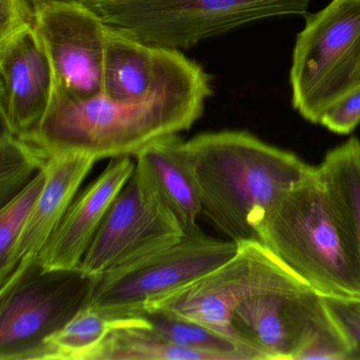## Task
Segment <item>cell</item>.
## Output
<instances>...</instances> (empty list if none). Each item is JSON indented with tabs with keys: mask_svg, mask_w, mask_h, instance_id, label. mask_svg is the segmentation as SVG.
I'll use <instances>...</instances> for the list:
<instances>
[{
	"mask_svg": "<svg viewBox=\"0 0 360 360\" xmlns=\"http://www.w3.org/2000/svg\"><path fill=\"white\" fill-rule=\"evenodd\" d=\"M37 5L33 0H0V39L34 26Z\"/></svg>",
	"mask_w": 360,
	"mask_h": 360,
	"instance_id": "cell-25",
	"label": "cell"
},
{
	"mask_svg": "<svg viewBox=\"0 0 360 360\" xmlns=\"http://www.w3.org/2000/svg\"><path fill=\"white\" fill-rule=\"evenodd\" d=\"M184 229L148 181L136 172L105 217L79 271L100 278L178 243Z\"/></svg>",
	"mask_w": 360,
	"mask_h": 360,
	"instance_id": "cell-8",
	"label": "cell"
},
{
	"mask_svg": "<svg viewBox=\"0 0 360 360\" xmlns=\"http://www.w3.org/2000/svg\"><path fill=\"white\" fill-rule=\"evenodd\" d=\"M184 153L202 214L236 243L258 241L262 214L314 167L246 131L198 134Z\"/></svg>",
	"mask_w": 360,
	"mask_h": 360,
	"instance_id": "cell-2",
	"label": "cell"
},
{
	"mask_svg": "<svg viewBox=\"0 0 360 360\" xmlns=\"http://www.w3.org/2000/svg\"><path fill=\"white\" fill-rule=\"evenodd\" d=\"M258 241L323 296L360 298V255L319 166L282 193L256 225Z\"/></svg>",
	"mask_w": 360,
	"mask_h": 360,
	"instance_id": "cell-3",
	"label": "cell"
},
{
	"mask_svg": "<svg viewBox=\"0 0 360 360\" xmlns=\"http://www.w3.org/2000/svg\"><path fill=\"white\" fill-rule=\"evenodd\" d=\"M130 155L113 158L104 172L75 199L37 263L44 271H77L111 205L131 178Z\"/></svg>",
	"mask_w": 360,
	"mask_h": 360,
	"instance_id": "cell-14",
	"label": "cell"
},
{
	"mask_svg": "<svg viewBox=\"0 0 360 360\" xmlns=\"http://www.w3.org/2000/svg\"><path fill=\"white\" fill-rule=\"evenodd\" d=\"M302 286L309 285L261 242H241L233 258L160 301L146 316L158 314L191 322L250 349L233 326V314L239 305L255 295Z\"/></svg>",
	"mask_w": 360,
	"mask_h": 360,
	"instance_id": "cell-7",
	"label": "cell"
},
{
	"mask_svg": "<svg viewBox=\"0 0 360 360\" xmlns=\"http://www.w3.org/2000/svg\"><path fill=\"white\" fill-rule=\"evenodd\" d=\"M96 162V158L79 153L49 158L43 191L11 254L0 263V295L9 290L37 263Z\"/></svg>",
	"mask_w": 360,
	"mask_h": 360,
	"instance_id": "cell-13",
	"label": "cell"
},
{
	"mask_svg": "<svg viewBox=\"0 0 360 360\" xmlns=\"http://www.w3.org/2000/svg\"><path fill=\"white\" fill-rule=\"evenodd\" d=\"M179 134L160 139L136 155V170L155 188L185 233L198 229L201 203Z\"/></svg>",
	"mask_w": 360,
	"mask_h": 360,
	"instance_id": "cell-15",
	"label": "cell"
},
{
	"mask_svg": "<svg viewBox=\"0 0 360 360\" xmlns=\"http://www.w3.org/2000/svg\"><path fill=\"white\" fill-rule=\"evenodd\" d=\"M147 321V317L111 319L86 303L64 326L46 336L25 360H86L113 330Z\"/></svg>",
	"mask_w": 360,
	"mask_h": 360,
	"instance_id": "cell-17",
	"label": "cell"
},
{
	"mask_svg": "<svg viewBox=\"0 0 360 360\" xmlns=\"http://www.w3.org/2000/svg\"><path fill=\"white\" fill-rule=\"evenodd\" d=\"M313 0H91L105 25L153 47L188 49L244 25L307 13Z\"/></svg>",
	"mask_w": 360,
	"mask_h": 360,
	"instance_id": "cell-4",
	"label": "cell"
},
{
	"mask_svg": "<svg viewBox=\"0 0 360 360\" xmlns=\"http://www.w3.org/2000/svg\"><path fill=\"white\" fill-rule=\"evenodd\" d=\"M86 360H229L214 352L174 345L151 330V322L113 330Z\"/></svg>",
	"mask_w": 360,
	"mask_h": 360,
	"instance_id": "cell-18",
	"label": "cell"
},
{
	"mask_svg": "<svg viewBox=\"0 0 360 360\" xmlns=\"http://www.w3.org/2000/svg\"><path fill=\"white\" fill-rule=\"evenodd\" d=\"M98 278L44 271L37 263L0 295V360H25L50 333L87 303Z\"/></svg>",
	"mask_w": 360,
	"mask_h": 360,
	"instance_id": "cell-9",
	"label": "cell"
},
{
	"mask_svg": "<svg viewBox=\"0 0 360 360\" xmlns=\"http://www.w3.org/2000/svg\"><path fill=\"white\" fill-rule=\"evenodd\" d=\"M360 124V86L328 109L320 125L338 134H347Z\"/></svg>",
	"mask_w": 360,
	"mask_h": 360,
	"instance_id": "cell-24",
	"label": "cell"
},
{
	"mask_svg": "<svg viewBox=\"0 0 360 360\" xmlns=\"http://www.w3.org/2000/svg\"><path fill=\"white\" fill-rule=\"evenodd\" d=\"M35 29L47 50L54 91L79 102L103 92L106 25L83 3L39 4Z\"/></svg>",
	"mask_w": 360,
	"mask_h": 360,
	"instance_id": "cell-10",
	"label": "cell"
},
{
	"mask_svg": "<svg viewBox=\"0 0 360 360\" xmlns=\"http://www.w3.org/2000/svg\"><path fill=\"white\" fill-rule=\"evenodd\" d=\"M290 81L292 106L314 124L360 86V0H332L307 18L297 37Z\"/></svg>",
	"mask_w": 360,
	"mask_h": 360,
	"instance_id": "cell-6",
	"label": "cell"
},
{
	"mask_svg": "<svg viewBox=\"0 0 360 360\" xmlns=\"http://www.w3.org/2000/svg\"><path fill=\"white\" fill-rule=\"evenodd\" d=\"M146 317L150 320L151 330L155 334L174 345L222 354L229 360H259L258 356L248 347L204 326L158 314Z\"/></svg>",
	"mask_w": 360,
	"mask_h": 360,
	"instance_id": "cell-21",
	"label": "cell"
},
{
	"mask_svg": "<svg viewBox=\"0 0 360 360\" xmlns=\"http://www.w3.org/2000/svg\"><path fill=\"white\" fill-rule=\"evenodd\" d=\"M35 5H39V4L44 3H53V1H67V3H87V1H91V0H33Z\"/></svg>",
	"mask_w": 360,
	"mask_h": 360,
	"instance_id": "cell-26",
	"label": "cell"
},
{
	"mask_svg": "<svg viewBox=\"0 0 360 360\" xmlns=\"http://www.w3.org/2000/svg\"><path fill=\"white\" fill-rule=\"evenodd\" d=\"M238 243L200 226L174 245L98 278L87 304L111 319L146 317L153 305L201 279L235 256Z\"/></svg>",
	"mask_w": 360,
	"mask_h": 360,
	"instance_id": "cell-5",
	"label": "cell"
},
{
	"mask_svg": "<svg viewBox=\"0 0 360 360\" xmlns=\"http://www.w3.org/2000/svg\"><path fill=\"white\" fill-rule=\"evenodd\" d=\"M319 168L347 217L360 255V140L349 139L328 151Z\"/></svg>",
	"mask_w": 360,
	"mask_h": 360,
	"instance_id": "cell-19",
	"label": "cell"
},
{
	"mask_svg": "<svg viewBox=\"0 0 360 360\" xmlns=\"http://www.w3.org/2000/svg\"><path fill=\"white\" fill-rule=\"evenodd\" d=\"M46 182L45 167L0 210V263L11 254Z\"/></svg>",
	"mask_w": 360,
	"mask_h": 360,
	"instance_id": "cell-22",
	"label": "cell"
},
{
	"mask_svg": "<svg viewBox=\"0 0 360 360\" xmlns=\"http://www.w3.org/2000/svg\"><path fill=\"white\" fill-rule=\"evenodd\" d=\"M160 58L161 48L147 45L107 26L103 96L113 101L145 98L157 81Z\"/></svg>",
	"mask_w": 360,
	"mask_h": 360,
	"instance_id": "cell-16",
	"label": "cell"
},
{
	"mask_svg": "<svg viewBox=\"0 0 360 360\" xmlns=\"http://www.w3.org/2000/svg\"><path fill=\"white\" fill-rule=\"evenodd\" d=\"M233 326L260 360H295L309 341L335 323L323 296L302 286L250 297L236 309Z\"/></svg>",
	"mask_w": 360,
	"mask_h": 360,
	"instance_id": "cell-11",
	"label": "cell"
},
{
	"mask_svg": "<svg viewBox=\"0 0 360 360\" xmlns=\"http://www.w3.org/2000/svg\"><path fill=\"white\" fill-rule=\"evenodd\" d=\"M323 301L326 311L349 345V360H360V298L323 296Z\"/></svg>",
	"mask_w": 360,
	"mask_h": 360,
	"instance_id": "cell-23",
	"label": "cell"
},
{
	"mask_svg": "<svg viewBox=\"0 0 360 360\" xmlns=\"http://www.w3.org/2000/svg\"><path fill=\"white\" fill-rule=\"evenodd\" d=\"M53 92V69L35 27L0 39L1 127L20 138L30 134L45 117Z\"/></svg>",
	"mask_w": 360,
	"mask_h": 360,
	"instance_id": "cell-12",
	"label": "cell"
},
{
	"mask_svg": "<svg viewBox=\"0 0 360 360\" xmlns=\"http://www.w3.org/2000/svg\"><path fill=\"white\" fill-rule=\"evenodd\" d=\"M212 94V77L180 50L161 48L159 75L145 98L113 101L101 96L85 102L54 91L51 104L26 140L49 157L67 153L98 161L136 157L166 136L187 131L199 121Z\"/></svg>",
	"mask_w": 360,
	"mask_h": 360,
	"instance_id": "cell-1",
	"label": "cell"
},
{
	"mask_svg": "<svg viewBox=\"0 0 360 360\" xmlns=\"http://www.w3.org/2000/svg\"><path fill=\"white\" fill-rule=\"evenodd\" d=\"M49 155L34 143L1 127L0 132V203H7L47 164Z\"/></svg>",
	"mask_w": 360,
	"mask_h": 360,
	"instance_id": "cell-20",
	"label": "cell"
}]
</instances>
